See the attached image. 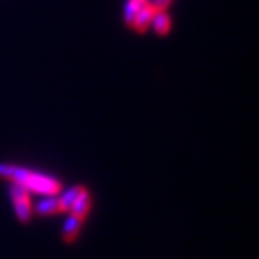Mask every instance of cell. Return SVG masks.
I'll list each match as a JSON object with an SVG mask.
<instances>
[{
    "instance_id": "8",
    "label": "cell",
    "mask_w": 259,
    "mask_h": 259,
    "mask_svg": "<svg viewBox=\"0 0 259 259\" xmlns=\"http://www.w3.org/2000/svg\"><path fill=\"white\" fill-rule=\"evenodd\" d=\"M148 3V0H128L127 6H125V13H124V20L127 23V26L133 28L134 19L137 16L139 10L144 8Z\"/></svg>"
},
{
    "instance_id": "4",
    "label": "cell",
    "mask_w": 259,
    "mask_h": 259,
    "mask_svg": "<svg viewBox=\"0 0 259 259\" xmlns=\"http://www.w3.org/2000/svg\"><path fill=\"white\" fill-rule=\"evenodd\" d=\"M91 203H93V200H91V194L88 193V190L87 189H83L81 194L76 197V200L74 202V204L71 206V214H74L76 218H79V219H85V216L88 214L90 212V209H91Z\"/></svg>"
},
{
    "instance_id": "10",
    "label": "cell",
    "mask_w": 259,
    "mask_h": 259,
    "mask_svg": "<svg viewBox=\"0 0 259 259\" xmlns=\"http://www.w3.org/2000/svg\"><path fill=\"white\" fill-rule=\"evenodd\" d=\"M170 2H171V0H156V2L153 3V6L157 10H164L167 9V6L170 5Z\"/></svg>"
},
{
    "instance_id": "5",
    "label": "cell",
    "mask_w": 259,
    "mask_h": 259,
    "mask_svg": "<svg viewBox=\"0 0 259 259\" xmlns=\"http://www.w3.org/2000/svg\"><path fill=\"white\" fill-rule=\"evenodd\" d=\"M35 212L37 214H42V216H47V214H51V213H56V212H64V207L61 204V200L59 197H45L42 199L39 203H36L35 206Z\"/></svg>"
},
{
    "instance_id": "2",
    "label": "cell",
    "mask_w": 259,
    "mask_h": 259,
    "mask_svg": "<svg viewBox=\"0 0 259 259\" xmlns=\"http://www.w3.org/2000/svg\"><path fill=\"white\" fill-rule=\"evenodd\" d=\"M12 200L15 204V210L18 214L20 222H29L32 216V206H30V197H29V190L22 185L13 183L10 189Z\"/></svg>"
},
{
    "instance_id": "6",
    "label": "cell",
    "mask_w": 259,
    "mask_h": 259,
    "mask_svg": "<svg viewBox=\"0 0 259 259\" xmlns=\"http://www.w3.org/2000/svg\"><path fill=\"white\" fill-rule=\"evenodd\" d=\"M81 225H82V219L76 218L74 214H71L64 223V233L62 238L66 243H71L76 239L78 233L81 231Z\"/></svg>"
},
{
    "instance_id": "9",
    "label": "cell",
    "mask_w": 259,
    "mask_h": 259,
    "mask_svg": "<svg viewBox=\"0 0 259 259\" xmlns=\"http://www.w3.org/2000/svg\"><path fill=\"white\" fill-rule=\"evenodd\" d=\"M83 189H85V187H82V186H74V187L68 189L62 196H59V200H61V204H62L64 210H69V209H71V206L74 204V202L76 200V197L81 194V192H82Z\"/></svg>"
},
{
    "instance_id": "1",
    "label": "cell",
    "mask_w": 259,
    "mask_h": 259,
    "mask_svg": "<svg viewBox=\"0 0 259 259\" xmlns=\"http://www.w3.org/2000/svg\"><path fill=\"white\" fill-rule=\"evenodd\" d=\"M29 192L35 193L48 194V196H55L61 192V183L55 180L54 177L45 176V175H37V173H30V176L23 185Z\"/></svg>"
},
{
    "instance_id": "7",
    "label": "cell",
    "mask_w": 259,
    "mask_h": 259,
    "mask_svg": "<svg viewBox=\"0 0 259 259\" xmlns=\"http://www.w3.org/2000/svg\"><path fill=\"white\" fill-rule=\"evenodd\" d=\"M153 26H154V30L157 32L160 36H164L168 33L170 30V25H171V20H170V16L168 13L164 10H156L154 16H153V20H151Z\"/></svg>"
},
{
    "instance_id": "3",
    "label": "cell",
    "mask_w": 259,
    "mask_h": 259,
    "mask_svg": "<svg viewBox=\"0 0 259 259\" xmlns=\"http://www.w3.org/2000/svg\"><path fill=\"white\" fill-rule=\"evenodd\" d=\"M156 8L151 5V3H147L144 8H141L137 13V16L134 19V23H133V28L136 29L139 33H143L146 32L153 20V16L156 13Z\"/></svg>"
}]
</instances>
